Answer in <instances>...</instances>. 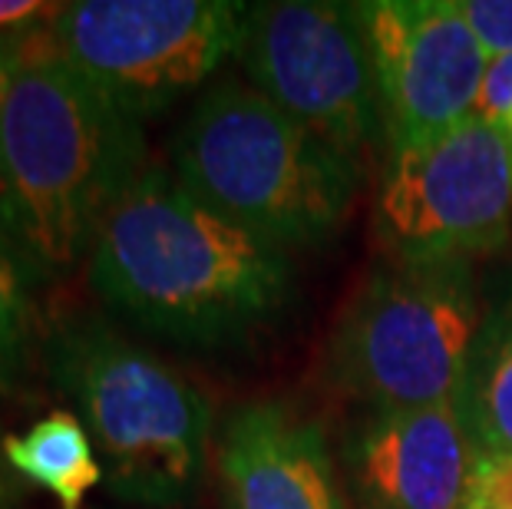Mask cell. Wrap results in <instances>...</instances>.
Returning a JSON list of instances; mask_svg holds the SVG:
<instances>
[{
  "label": "cell",
  "mask_w": 512,
  "mask_h": 509,
  "mask_svg": "<svg viewBox=\"0 0 512 509\" xmlns=\"http://www.w3.org/2000/svg\"><path fill=\"white\" fill-rule=\"evenodd\" d=\"M90 285L152 334L222 348L281 311L291 262L281 245L212 212L169 169L146 166L100 225Z\"/></svg>",
  "instance_id": "cell-1"
},
{
  "label": "cell",
  "mask_w": 512,
  "mask_h": 509,
  "mask_svg": "<svg viewBox=\"0 0 512 509\" xmlns=\"http://www.w3.org/2000/svg\"><path fill=\"white\" fill-rule=\"evenodd\" d=\"M47 30L14 67L0 106V229L34 272H67L146 169V136L50 50Z\"/></svg>",
  "instance_id": "cell-2"
},
{
  "label": "cell",
  "mask_w": 512,
  "mask_h": 509,
  "mask_svg": "<svg viewBox=\"0 0 512 509\" xmlns=\"http://www.w3.org/2000/svg\"><path fill=\"white\" fill-rule=\"evenodd\" d=\"M47 367L90 430L106 493L156 509L189 506L199 496L212 407L189 377L100 318L57 324Z\"/></svg>",
  "instance_id": "cell-3"
},
{
  "label": "cell",
  "mask_w": 512,
  "mask_h": 509,
  "mask_svg": "<svg viewBox=\"0 0 512 509\" xmlns=\"http://www.w3.org/2000/svg\"><path fill=\"white\" fill-rule=\"evenodd\" d=\"M172 176L222 219L285 248L324 242L344 222L364 172L255 86L225 80L179 129Z\"/></svg>",
  "instance_id": "cell-4"
},
{
  "label": "cell",
  "mask_w": 512,
  "mask_h": 509,
  "mask_svg": "<svg viewBox=\"0 0 512 509\" xmlns=\"http://www.w3.org/2000/svg\"><path fill=\"white\" fill-rule=\"evenodd\" d=\"M483 324L473 262L387 258L331 341V384L361 414L456 404Z\"/></svg>",
  "instance_id": "cell-5"
},
{
  "label": "cell",
  "mask_w": 512,
  "mask_h": 509,
  "mask_svg": "<svg viewBox=\"0 0 512 509\" xmlns=\"http://www.w3.org/2000/svg\"><path fill=\"white\" fill-rule=\"evenodd\" d=\"M238 60L255 90L361 169L387 149L357 4L285 0L245 7Z\"/></svg>",
  "instance_id": "cell-6"
},
{
  "label": "cell",
  "mask_w": 512,
  "mask_h": 509,
  "mask_svg": "<svg viewBox=\"0 0 512 509\" xmlns=\"http://www.w3.org/2000/svg\"><path fill=\"white\" fill-rule=\"evenodd\" d=\"M245 4L80 0L50 20V50L96 93L143 123L238 53Z\"/></svg>",
  "instance_id": "cell-7"
},
{
  "label": "cell",
  "mask_w": 512,
  "mask_h": 509,
  "mask_svg": "<svg viewBox=\"0 0 512 509\" xmlns=\"http://www.w3.org/2000/svg\"><path fill=\"white\" fill-rule=\"evenodd\" d=\"M512 153L499 126L466 116L430 143L387 156L374 235L394 262H473L509 238Z\"/></svg>",
  "instance_id": "cell-8"
},
{
  "label": "cell",
  "mask_w": 512,
  "mask_h": 509,
  "mask_svg": "<svg viewBox=\"0 0 512 509\" xmlns=\"http://www.w3.org/2000/svg\"><path fill=\"white\" fill-rule=\"evenodd\" d=\"M361 14L387 156L430 143L473 116L489 53L460 0H367Z\"/></svg>",
  "instance_id": "cell-9"
},
{
  "label": "cell",
  "mask_w": 512,
  "mask_h": 509,
  "mask_svg": "<svg viewBox=\"0 0 512 509\" xmlns=\"http://www.w3.org/2000/svg\"><path fill=\"white\" fill-rule=\"evenodd\" d=\"M476 460L456 404L361 414L341 443L357 509H466Z\"/></svg>",
  "instance_id": "cell-10"
},
{
  "label": "cell",
  "mask_w": 512,
  "mask_h": 509,
  "mask_svg": "<svg viewBox=\"0 0 512 509\" xmlns=\"http://www.w3.org/2000/svg\"><path fill=\"white\" fill-rule=\"evenodd\" d=\"M219 473L228 509H347L324 430L275 400L225 420Z\"/></svg>",
  "instance_id": "cell-11"
},
{
  "label": "cell",
  "mask_w": 512,
  "mask_h": 509,
  "mask_svg": "<svg viewBox=\"0 0 512 509\" xmlns=\"http://www.w3.org/2000/svg\"><path fill=\"white\" fill-rule=\"evenodd\" d=\"M0 453L10 470L50 493L60 509H83L86 493L103 483L90 430L70 410H53L30 430L7 437Z\"/></svg>",
  "instance_id": "cell-12"
},
{
  "label": "cell",
  "mask_w": 512,
  "mask_h": 509,
  "mask_svg": "<svg viewBox=\"0 0 512 509\" xmlns=\"http://www.w3.org/2000/svg\"><path fill=\"white\" fill-rule=\"evenodd\" d=\"M456 410L479 457L512 453V298L483 314Z\"/></svg>",
  "instance_id": "cell-13"
},
{
  "label": "cell",
  "mask_w": 512,
  "mask_h": 509,
  "mask_svg": "<svg viewBox=\"0 0 512 509\" xmlns=\"http://www.w3.org/2000/svg\"><path fill=\"white\" fill-rule=\"evenodd\" d=\"M34 265L17 242L0 229V394H14L27 374L37 334V311L30 298Z\"/></svg>",
  "instance_id": "cell-14"
},
{
  "label": "cell",
  "mask_w": 512,
  "mask_h": 509,
  "mask_svg": "<svg viewBox=\"0 0 512 509\" xmlns=\"http://www.w3.org/2000/svg\"><path fill=\"white\" fill-rule=\"evenodd\" d=\"M466 509H512V453L476 460Z\"/></svg>",
  "instance_id": "cell-15"
},
{
  "label": "cell",
  "mask_w": 512,
  "mask_h": 509,
  "mask_svg": "<svg viewBox=\"0 0 512 509\" xmlns=\"http://www.w3.org/2000/svg\"><path fill=\"white\" fill-rule=\"evenodd\" d=\"M509 106H512V53H499V57H489L486 63L473 116L486 119V123H499L509 113Z\"/></svg>",
  "instance_id": "cell-16"
},
{
  "label": "cell",
  "mask_w": 512,
  "mask_h": 509,
  "mask_svg": "<svg viewBox=\"0 0 512 509\" xmlns=\"http://www.w3.org/2000/svg\"><path fill=\"white\" fill-rule=\"evenodd\" d=\"M60 14V4H40V0H0V34L40 27Z\"/></svg>",
  "instance_id": "cell-17"
},
{
  "label": "cell",
  "mask_w": 512,
  "mask_h": 509,
  "mask_svg": "<svg viewBox=\"0 0 512 509\" xmlns=\"http://www.w3.org/2000/svg\"><path fill=\"white\" fill-rule=\"evenodd\" d=\"M20 60H0V106H4V96H7V86L10 77H14V67ZM0 212H4V182H0Z\"/></svg>",
  "instance_id": "cell-18"
},
{
  "label": "cell",
  "mask_w": 512,
  "mask_h": 509,
  "mask_svg": "<svg viewBox=\"0 0 512 509\" xmlns=\"http://www.w3.org/2000/svg\"><path fill=\"white\" fill-rule=\"evenodd\" d=\"M493 126H499V133H503V139H506V146H509V153H512V106H509V113L499 119V123H493Z\"/></svg>",
  "instance_id": "cell-19"
},
{
  "label": "cell",
  "mask_w": 512,
  "mask_h": 509,
  "mask_svg": "<svg viewBox=\"0 0 512 509\" xmlns=\"http://www.w3.org/2000/svg\"><path fill=\"white\" fill-rule=\"evenodd\" d=\"M10 496H14V480L0 473V506H4V503L10 500Z\"/></svg>",
  "instance_id": "cell-20"
}]
</instances>
